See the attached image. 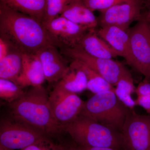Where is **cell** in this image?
<instances>
[{
  "instance_id": "6da1fadb",
  "label": "cell",
  "mask_w": 150,
  "mask_h": 150,
  "mask_svg": "<svg viewBox=\"0 0 150 150\" xmlns=\"http://www.w3.org/2000/svg\"><path fill=\"white\" fill-rule=\"evenodd\" d=\"M0 36L23 53L36 54L49 46H57L42 22L0 3Z\"/></svg>"
},
{
  "instance_id": "7a4b0ae2",
  "label": "cell",
  "mask_w": 150,
  "mask_h": 150,
  "mask_svg": "<svg viewBox=\"0 0 150 150\" xmlns=\"http://www.w3.org/2000/svg\"><path fill=\"white\" fill-rule=\"evenodd\" d=\"M8 103L13 119L48 136L61 132L51 112L49 96L43 86L32 87L19 98Z\"/></svg>"
},
{
  "instance_id": "3957f363",
  "label": "cell",
  "mask_w": 150,
  "mask_h": 150,
  "mask_svg": "<svg viewBox=\"0 0 150 150\" xmlns=\"http://www.w3.org/2000/svg\"><path fill=\"white\" fill-rule=\"evenodd\" d=\"M62 131L69 134L77 146L123 150L121 132L82 114L64 126Z\"/></svg>"
},
{
  "instance_id": "277c9868",
  "label": "cell",
  "mask_w": 150,
  "mask_h": 150,
  "mask_svg": "<svg viewBox=\"0 0 150 150\" xmlns=\"http://www.w3.org/2000/svg\"><path fill=\"white\" fill-rule=\"evenodd\" d=\"M130 110L113 90L94 94L85 101L80 114L121 132Z\"/></svg>"
},
{
  "instance_id": "5b68a950",
  "label": "cell",
  "mask_w": 150,
  "mask_h": 150,
  "mask_svg": "<svg viewBox=\"0 0 150 150\" xmlns=\"http://www.w3.org/2000/svg\"><path fill=\"white\" fill-rule=\"evenodd\" d=\"M49 140L48 136L27 124L11 118L0 122V144L11 150H22Z\"/></svg>"
},
{
  "instance_id": "8992f818",
  "label": "cell",
  "mask_w": 150,
  "mask_h": 150,
  "mask_svg": "<svg viewBox=\"0 0 150 150\" xmlns=\"http://www.w3.org/2000/svg\"><path fill=\"white\" fill-rule=\"evenodd\" d=\"M129 31L130 66L148 79L150 78V23L142 18Z\"/></svg>"
},
{
  "instance_id": "52a82bcc",
  "label": "cell",
  "mask_w": 150,
  "mask_h": 150,
  "mask_svg": "<svg viewBox=\"0 0 150 150\" xmlns=\"http://www.w3.org/2000/svg\"><path fill=\"white\" fill-rule=\"evenodd\" d=\"M53 117L61 131L80 114L85 101L76 93L56 84L49 96Z\"/></svg>"
},
{
  "instance_id": "ba28073f",
  "label": "cell",
  "mask_w": 150,
  "mask_h": 150,
  "mask_svg": "<svg viewBox=\"0 0 150 150\" xmlns=\"http://www.w3.org/2000/svg\"><path fill=\"white\" fill-rule=\"evenodd\" d=\"M121 134L123 150H150V114L130 110Z\"/></svg>"
},
{
  "instance_id": "9c48e42d",
  "label": "cell",
  "mask_w": 150,
  "mask_h": 150,
  "mask_svg": "<svg viewBox=\"0 0 150 150\" xmlns=\"http://www.w3.org/2000/svg\"><path fill=\"white\" fill-rule=\"evenodd\" d=\"M62 53L72 60L84 63L95 71L113 86L121 77L129 71L121 62L113 59L94 57L77 47L62 48Z\"/></svg>"
},
{
  "instance_id": "30bf717a",
  "label": "cell",
  "mask_w": 150,
  "mask_h": 150,
  "mask_svg": "<svg viewBox=\"0 0 150 150\" xmlns=\"http://www.w3.org/2000/svg\"><path fill=\"white\" fill-rule=\"evenodd\" d=\"M42 23L57 47L61 48L76 47L83 36L91 30L61 16Z\"/></svg>"
},
{
  "instance_id": "8fae6325",
  "label": "cell",
  "mask_w": 150,
  "mask_h": 150,
  "mask_svg": "<svg viewBox=\"0 0 150 150\" xmlns=\"http://www.w3.org/2000/svg\"><path fill=\"white\" fill-rule=\"evenodd\" d=\"M141 0L122 3L101 12L98 19L101 27L115 25L129 30L135 21H139L141 16Z\"/></svg>"
},
{
  "instance_id": "7c38bea8",
  "label": "cell",
  "mask_w": 150,
  "mask_h": 150,
  "mask_svg": "<svg viewBox=\"0 0 150 150\" xmlns=\"http://www.w3.org/2000/svg\"><path fill=\"white\" fill-rule=\"evenodd\" d=\"M36 54L41 62L46 80L49 83L58 82L61 80L69 66L58 51L57 46L44 47Z\"/></svg>"
},
{
  "instance_id": "4fadbf2b",
  "label": "cell",
  "mask_w": 150,
  "mask_h": 150,
  "mask_svg": "<svg viewBox=\"0 0 150 150\" xmlns=\"http://www.w3.org/2000/svg\"><path fill=\"white\" fill-rule=\"evenodd\" d=\"M129 30L115 25H105L101 27L97 32L118 56L123 57L127 64L131 65Z\"/></svg>"
},
{
  "instance_id": "5bb4252c",
  "label": "cell",
  "mask_w": 150,
  "mask_h": 150,
  "mask_svg": "<svg viewBox=\"0 0 150 150\" xmlns=\"http://www.w3.org/2000/svg\"><path fill=\"white\" fill-rule=\"evenodd\" d=\"M46 80L39 58L36 54L23 53L22 70L16 84L25 87L42 86Z\"/></svg>"
},
{
  "instance_id": "9a60e30c",
  "label": "cell",
  "mask_w": 150,
  "mask_h": 150,
  "mask_svg": "<svg viewBox=\"0 0 150 150\" xmlns=\"http://www.w3.org/2000/svg\"><path fill=\"white\" fill-rule=\"evenodd\" d=\"M60 16L89 30L95 29L98 24V19L93 11L81 0H70Z\"/></svg>"
},
{
  "instance_id": "2e32d148",
  "label": "cell",
  "mask_w": 150,
  "mask_h": 150,
  "mask_svg": "<svg viewBox=\"0 0 150 150\" xmlns=\"http://www.w3.org/2000/svg\"><path fill=\"white\" fill-rule=\"evenodd\" d=\"M76 47L97 58L113 59L118 56L109 45L100 37L95 29L88 30Z\"/></svg>"
},
{
  "instance_id": "e0dca14e",
  "label": "cell",
  "mask_w": 150,
  "mask_h": 150,
  "mask_svg": "<svg viewBox=\"0 0 150 150\" xmlns=\"http://www.w3.org/2000/svg\"><path fill=\"white\" fill-rule=\"evenodd\" d=\"M87 83L85 73L76 62L73 60L64 76L57 84L68 91L77 94L87 89Z\"/></svg>"
},
{
  "instance_id": "ac0fdd59",
  "label": "cell",
  "mask_w": 150,
  "mask_h": 150,
  "mask_svg": "<svg viewBox=\"0 0 150 150\" xmlns=\"http://www.w3.org/2000/svg\"><path fill=\"white\" fill-rule=\"evenodd\" d=\"M23 53L13 48L0 59V79L12 81L16 84L22 70Z\"/></svg>"
},
{
  "instance_id": "d6986e66",
  "label": "cell",
  "mask_w": 150,
  "mask_h": 150,
  "mask_svg": "<svg viewBox=\"0 0 150 150\" xmlns=\"http://www.w3.org/2000/svg\"><path fill=\"white\" fill-rule=\"evenodd\" d=\"M6 5L42 22L46 0H0Z\"/></svg>"
},
{
  "instance_id": "ffe728a7",
  "label": "cell",
  "mask_w": 150,
  "mask_h": 150,
  "mask_svg": "<svg viewBox=\"0 0 150 150\" xmlns=\"http://www.w3.org/2000/svg\"><path fill=\"white\" fill-rule=\"evenodd\" d=\"M134 80L129 71L123 75L114 88V92L119 100L130 110L137 106L133 94L136 92Z\"/></svg>"
},
{
  "instance_id": "44dd1931",
  "label": "cell",
  "mask_w": 150,
  "mask_h": 150,
  "mask_svg": "<svg viewBox=\"0 0 150 150\" xmlns=\"http://www.w3.org/2000/svg\"><path fill=\"white\" fill-rule=\"evenodd\" d=\"M75 60L85 73L87 79V89L94 94L107 91L113 90L114 88L95 71L84 63Z\"/></svg>"
},
{
  "instance_id": "7402d4cb",
  "label": "cell",
  "mask_w": 150,
  "mask_h": 150,
  "mask_svg": "<svg viewBox=\"0 0 150 150\" xmlns=\"http://www.w3.org/2000/svg\"><path fill=\"white\" fill-rule=\"evenodd\" d=\"M24 93L22 88L12 81L0 79V97L8 103L18 99Z\"/></svg>"
},
{
  "instance_id": "603a6c76",
  "label": "cell",
  "mask_w": 150,
  "mask_h": 150,
  "mask_svg": "<svg viewBox=\"0 0 150 150\" xmlns=\"http://www.w3.org/2000/svg\"><path fill=\"white\" fill-rule=\"evenodd\" d=\"M137 98L136 105L143 108L148 114H150V82L144 79L136 88Z\"/></svg>"
},
{
  "instance_id": "cb8c5ba5",
  "label": "cell",
  "mask_w": 150,
  "mask_h": 150,
  "mask_svg": "<svg viewBox=\"0 0 150 150\" xmlns=\"http://www.w3.org/2000/svg\"><path fill=\"white\" fill-rule=\"evenodd\" d=\"M70 0H46L45 13L42 23L52 20L60 16Z\"/></svg>"
},
{
  "instance_id": "d4e9b609",
  "label": "cell",
  "mask_w": 150,
  "mask_h": 150,
  "mask_svg": "<svg viewBox=\"0 0 150 150\" xmlns=\"http://www.w3.org/2000/svg\"><path fill=\"white\" fill-rule=\"evenodd\" d=\"M135 1L137 0H89L83 2L93 11H98L101 12L119 4Z\"/></svg>"
},
{
  "instance_id": "484cf974",
  "label": "cell",
  "mask_w": 150,
  "mask_h": 150,
  "mask_svg": "<svg viewBox=\"0 0 150 150\" xmlns=\"http://www.w3.org/2000/svg\"><path fill=\"white\" fill-rule=\"evenodd\" d=\"M21 150H63L62 145H56L50 139L46 142L30 146Z\"/></svg>"
},
{
  "instance_id": "4316f807",
  "label": "cell",
  "mask_w": 150,
  "mask_h": 150,
  "mask_svg": "<svg viewBox=\"0 0 150 150\" xmlns=\"http://www.w3.org/2000/svg\"><path fill=\"white\" fill-rule=\"evenodd\" d=\"M75 144V143H74ZM77 150H123L120 149L109 147H90L83 146H77L76 144Z\"/></svg>"
},
{
  "instance_id": "83f0119b",
  "label": "cell",
  "mask_w": 150,
  "mask_h": 150,
  "mask_svg": "<svg viewBox=\"0 0 150 150\" xmlns=\"http://www.w3.org/2000/svg\"><path fill=\"white\" fill-rule=\"evenodd\" d=\"M63 150H77L76 144L73 142L72 144H67L66 145H62Z\"/></svg>"
},
{
  "instance_id": "f1b7e54d",
  "label": "cell",
  "mask_w": 150,
  "mask_h": 150,
  "mask_svg": "<svg viewBox=\"0 0 150 150\" xmlns=\"http://www.w3.org/2000/svg\"><path fill=\"white\" fill-rule=\"evenodd\" d=\"M144 18L150 23V10L147 13L146 16Z\"/></svg>"
},
{
  "instance_id": "f546056e",
  "label": "cell",
  "mask_w": 150,
  "mask_h": 150,
  "mask_svg": "<svg viewBox=\"0 0 150 150\" xmlns=\"http://www.w3.org/2000/svg\"><path fill=\"white\" fill-rule=\"evenodd\" d=\"M0 150H11L10 149H9L8 148L0 144Z\"/></svg>"
},
{
  "instance_id": "4dcf8cb0",
  "label": "cell",
  "mask_w": 150,
  "mask_h": 150,
  "mask_svg": "<svg viewBox=\"0 0 150 150\" xmlns=\"http://www.w3.org/2000/svg\"><path fill=\"white\" fill-rule=\"evenodd\" d=\"M81 1H89V0H81Z\"/></svg>"
},
{
  "instance_id": "1f68e13d",
  "label": "cell",
  "mask_w": 150,
  "mask_h": 150,
  "mask_svg": "<svg viewBox=\"0 0 150 150\" xmlns=\"http://www.w3.org/2000/svg\"><path fill=\"white\" fill-rule=\"evenodd\" d=\"M146 80H147L149 81L150 82V78H149V79H146Z\"/></svg>"
}]
</instances>
